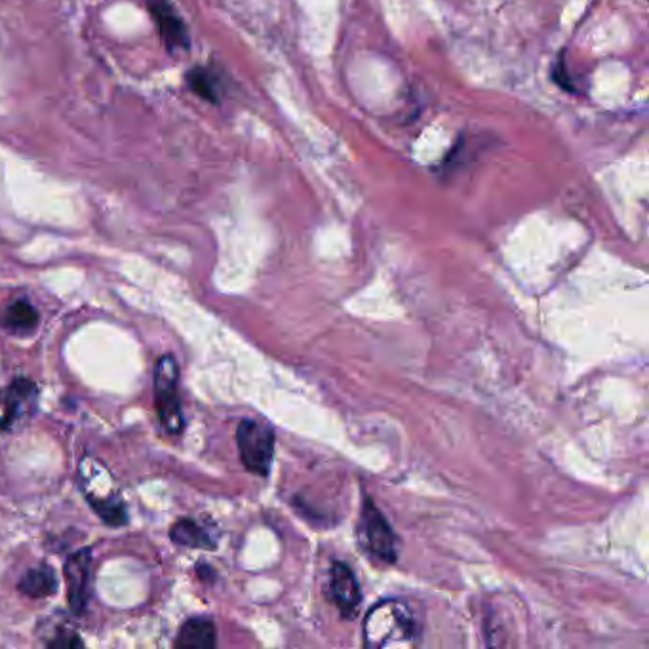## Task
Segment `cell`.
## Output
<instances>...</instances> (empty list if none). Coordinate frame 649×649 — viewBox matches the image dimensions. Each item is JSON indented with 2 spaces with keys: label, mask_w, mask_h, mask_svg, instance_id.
<instances>
[{
  "label": "cell",
  "mask_w": 649,
  "mask_h": 649,
  "mask_svg": "<svg viewBox=\"0 0 649 649\" xmlns=\"http://www.w3.org/2000/svg\"><path fill=\"white\" fill-rule=\"evenodd\" d=\"M418 625L402 600H383L364 619V642L368 648H411Z\"/></svg>",
  "instance_id": "obj_1"
},
{
  "label": "cell",
  "mask_w": 649,
  "mask_h": 649,
  "mask_svg": "<svg viewBox=\"0 0 649 649\" xmlns=\"http://www.w3.org/2000/svg\"><path fill=\"white\" fill-rule=\"evenodd\" d=\"M79 483L88 503L105 524L118 527L128 522L126 505L121 499L115 478L102 462H98L92 455L82 457L79 465Z\"/></svg>",
  "instance_id": "obj_2"
},
{
  "label": "cell",
  "mask_w": 649,
  "mask_h": 649,
  "mask_svg": "<svg viewBox=\"0 0 649 649\" xmlns=\"http://www.w3.org/2000/svg\"><path fill=\"white\" fill-rule=\"evenodd\" d=\"M178 379H180V368L173 361V356H168V354L160 356L155 364V372H152L155 406H157L160 423L170 434H180L183 431Z\"/></svg>",
  "instance_id": "obj_3"
},
{
  "label": "cell",
  "mask_w": 649,
  "mask_h": 649,
  "mask_svg": "<svg viewBox=\"0 0 649 649\" xmlns=\"http://www.w3.org/2000/svg\"><path fill=\"white\" fill-rule=\"evenodd\" d=\"M237 444L246 469L267 477L274 455L273 429L255 419H244L237 431Z\"/></svg>",
  "instance_id": "obj_4"
},
{
  "label": "cell",
  "mask_w": 649,
  "mask_h": 649,
  "mask_svg": "<svg viewBox=\"0 0 649 649\" xmlns=\"http://www.w3.org/2000/svg\"><path fill=\"white\" fill-rule=\"evenodd\" d=\"M361 526L369 553L377 556L379 560H385V562H395L398 553L395 532H392V527L389 526V522L385 520V516L369 501L364 503Z\"/></svg>",
  "instance_id": "obj_5"
},
{
  "label": "cell",
  "mask_w": 649,
  "mask_h": 649,
  "mask_svg": "<svg viewBox=\"0 0 649 649\" xmlns=\"http://www.w3.org/2000/svg\"><path fill=\"white\" fill-rule=\"evenodd\" d=\"M90 566H92V550L80 548L75 555L67 558L64 566L67 584V600L72 614L80 615L87 610L88 596H90Z\"/></svg>",
  "instance_id": "obj_6"
},
{
  "label": "cell",
  "mask_w": 649,
  "mask_h": 649,
  "mask_svg": "<svg viewBox=\"0 0 649 649\" xmlns=\"http://www.w3.org/2000/svg\"><path fill=\"white\" fill-rule=\"evenodd\" d=\"M328 596L346 619L356 615L362 599L361 587L356 583L353 571L345 563H333L330 579H328Z\"/></svg>",
  "instance_id": "obj_7"
},
{
  "label": "cell",
  "mask_w": 649,
  "mask_h": 649,
  "mask_svg": "<svg viewBox=\"0 0 649 649\" xmlns=\"http://www.w3.org/2000/svg\"><path fill=\"white\" fill-rule=\"evenodd\" d=\"M152 20L159 27L162 41L167 43L170 50H187L189 33L187 25L181 20V15L175 12V8L168 0H149L147 2Z\"/></svg>",
  "instance_id": "obj_8"
},
{
  "label": "cell",
  "mask_w": 649,
  "mask_h": 649,
  "mask_svg": "<svg viewBox=\"0 0 649 649\" xmlns=\"http://www.w3.org/2000/svg\"><path fill=\"white\" fill-rule=\"evenodd\" d=\"M36 387L27 379H15L8 389L0 390V426L8 429L14 423L20 408L35 397Z\"/></svg>",
  "instance_id": "obj_9"
},
{
  "label": "cell",
  "mask_w": 649,
  "mask_h": 649,
  "mask_svg": "<svg viewBox=\"0 0 649 649\" xmlns=\"http://www.w3.org/2000/svg\"><path fill=\"white\" fill-rule=\"evenodd\" d=\"M217 646L216 625L206 617H193L180 628L175 648L212 649Z\"/></svg>",
  "instance_id": "obj_10"
},
{
  "label": "cell",
  "mask_w": 649,
  "mask_h": 649,
  "mask_svg": "<svg viewBox=\"0 0 649 649\" xmlns=\"http://www.w3.org/2000/svg\"><path fill=\"white\" fill-rule=\"evenodd\" d=\"M0 326L10 333L27 335L38 326V310L33 305L18 299L0 310Z\"/></svg>",
  "instance_id": "obj_11"
},
{
  "label": "cell",
  "mask_w": 649,
  "mask_h": 649,
  "mask_svg": "<svg viewBox=\"0 0 649 649\" xmlns=\"http://www.w3.org/2000/svg\"><path fill=\"white\" fill-rule=\"evenodd\" d=\"M18 589L30 599H44L48 594H54V592L58 591L56 571L52 570L50 566H46V563L33 568L23 576L22 581L18 583Z\"/></svg>",
  "instance_id": "obj_12"
},
{
  "label": "cell",
  "mask_w": 649,
  "mask_h": 649,
  "mask_svg": "<svg viewBox=\"0 0 649 649\" xmlns=\"http://www.w3.org/2000/svg\"><path fill=\"white\" fill-rule=\"evenodd\" d=\"M170 537H172L173 543L183 545V547H216V543L209 537L208 532L203 526H198L195 520L183 519L180 522H175L172 530H170Z\"/></svg>",
  "instance_id": "obj_13"
},
{
  "label": "cell",
  "mask_w": 649,
  "mask_h": 649,
  "mask_svg": "<svg viewBox=\"0 0 649 649\" xmlns=\"http://www.w3.org/2000/svg\"><path fill=\"white\" fill-rule=\"evenodd\" d=\"M187 87L195 92L198 98H203L204 102L219 103L221 102V87H219V79L214 72L206 69V67H195L185 75Z\"/></svg>",
  "instance_id": "obj_14"
},
{
  "label": "cell",
  "mask_w": 649,
  "mask_h": 649,
  "mask_svg": "<svg viewBox=\"0 0 649 649\" xmlns=\"http://www.w3.org/2000/svg\"><path fill=\"white\" fill-rule=\"evenodd\" d=\"M196 571H198V578H214V576H209V573H214V571L209 570L208 566H198V568H196Z\"/></svg>",
  "instance_id": "obj_15"
}]
</instances>
